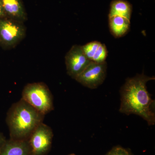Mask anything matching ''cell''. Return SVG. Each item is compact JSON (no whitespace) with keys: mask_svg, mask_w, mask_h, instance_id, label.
I'll list each match as a JSON object with an SVG mask.
<instances>
[{"mask_svg":"<svg viewBox=\"0 0 155 155\" xmlns=\"http://www.w3.org/2000/svg\"><path fill=\"white\" fill-rule=\"evenodd\" d=\"M5 17H6V14H5L4 10H3L1 3L0 2V19L1 18H5Z\"/></svg>","mask_w":155,"mask_h":155,"instance_id":"16","label":"cell"},{"mask_svg":"<svg viewBox=\"0 0 155 155\" xmlns=\"http://www.w3.org/2000/svg\"><path fill=\"white\" fill-rule=\"evenodd\" d=\"M142 73L126 79L120 90L119 111L126 115L135 114L144 119L149 125L155 123V101L147 90L146 84L154 80Z\"/></svg>","mask_w":155,"mask_h":155,"instance_id":"1","label":"cell"},{"mask_svg":"<svg viewBox=\"0 0 155 155\" xmlns=\"http://www.w3.org/2000/svg\"><path fill=\"white\" fill-rule=\"evenodd\" d=\"M0 155H31L28 140H7L0 150Z\"/></svg>","mask_w":155,"mask_h":155,"instance_id":"9","label":"cell"},{"mask_svg":"<svg viewBox=\"0 0 155 155\" xmlns=\"http://www.w3.org/2000/svg\"><path fill=\"white\" fill-rule=\"evenodd\" d=\"M107 56V50L105 45L101 43L95 53L91 61L96 63H102L105 62Z\"/></svg>","mask_w":155,"mask_h":155,"instance_id":"13","label":"cell"},{"mask_svg":"<svg viewBox=\"0 0 155 155\" xmlns=\"http://www.w3.org/2000/svg\"><path fill=\"white\" fill-rule=\"evenodd\" d=\"M74 155V154H71V155Z\"/></svg>","mask_w":155,"mask_h":155,"instance_id":"17","label":"cell"},{"mask_svg":"<svg viewBox=\"0 0 155 155\" xmlns=\"http://www.w3.org/2000/svg\"><path fill=\"white\" fill-rule=\"evenodd\" d=\"M25 35L23 23L7 17L0 19V45L4 48H14L22 40Z\"/></svg>","mask_w":155,"mask_h":155,"instance_id":"4","label":"cell"},{"mask_svg":"<svg viewBox=\"0 0 155 155\" xmlns=\"http://www.w3.org/2000/svg\"><path fill=\"white\" fill-rule=\"evenodd\" d=\"M7 140L5 137L3 135V134L0 132V150L2 148V147L5 144V143Z\"/></svg>","mask_w":155,"mask_h":155,"instance_id":"15","label":"cell"},{"mask_svg":"<svg viewBox=\"0 0 155 155\" xmlns=\"http://www.w3.org/2000/svg\"><path fill=\"white\" fill-rule=\"evenodd\" d=\"M44 117L21 98L11 106L7 113L6 122L10 139L27 140L35 129L43 122Z\"/></svg>","mask_w":155,"mask_h":155,"instance_id":"2","label":"cell"},{"mask_svg":"<svg viewBox=\"0 0 155 155\" xmlns=\"http://www.w3.org/2000/svg\"><path fill=\"white\" fill-rule=\"evenodd\" d=\"M101 44L99 42L94 41L81 46L84 53L90 61H91Z\"/></svg>","mask_w":155,"mask_h":155,"instance_id":"12","label":"cell"},{"mask_svg":"<svg viewBox=\"0 0 155 155\" xmlns=\"http://www.w3.org/2000/svg\"><path fill=\"white\" fill-rule=\"evenodd\" d=\"M6 17L23 23L27 20L26 11L21 0H0Z\"/></svg>","mask_w":155,"mask_h":155,"instance_id":"8","label":"cell"},{"mask_svg":"<svg viewBox=\"0 0 155 155\" xmlns=\"http://www.w3.org/2000/svg\"><path fill=\"white\" fill-rule=\"evenodd\" d=\"M110 29L115 37L125 35L130 28V20L120 16L109 17Z\"/></svg>","mask_w":155,"mask_h":155,"instance_id":"10","label":"cell"},{"mask_svg":"<svg viewBox=\"0 0 155 155\" xmlns=\"http://www.w3.org/2000/svg\"><path fill=\"white\" fill-rule=\"evenodd\" d=\"M51 128L43 122L31 134L28 140L31 155H45L49 151L53 138Z\"/></svg>","mask_w":155,"mask_h":155,"instance_id":"5","label":"cell"},{"mask_svg":"<svg viewBox=\"0 0 155 155\" xmlns=\"http://www.w3.org/2000/svg\"><path fill=\"white\" fill-rule=\"evenodd\" d=\"M107 70L106 61L102 63L91 61L75 80L84 87L94 89L97 88L104 81Z\"/></svg>","mask_w":155,"mask_h":155,"instance_id":"6","label":"cell"},{"mask_svg":"<svg viewBox=\"0 0 155 155\" xmlns=\"http://www.w3.org/2000/svg\"><path fill=\"white\" fill-rule=\"evenodd\" d=\"M91 61L84 53L81 46H72L65 57L67 74L75 79Z\"/></svg>","mask_w":155,"mask_h":155,"instance_id":"7","label":"cell"},{"mask_svg":"<svg viewBox=\"0 0 155 155\" xmlns=\"http://www.w3.org/2000/svg\"><path fill=\"white\" fill-rule=\"evenodd\" d=\"M21 98L45 116L54 110L52 94L43 82L26 84L22 90Z\"/></svg>","mask_w":155,"mask_h":155,"instance_id":"3","label":"cell"},{"mask_svg":"<svg viewBox=\"0 0 155 155\" xmlns=\"http://www.w3.org/2000/svg\"><path fill=\"white\" fill-rule=\"evenodd\" d=\"M132 7L124 0H115L111 3L109 17L120 16L130 20Z\"/></svg>","mask_w":155,"mask_h":155,"instance_id":"11","label":"cell"},{"mask_svg":"<svg viewBox=\"0 0 155 155\" xmlns=\"http://www.w3.org/2000/svg\"><path fill=\"white\" fill-rule=\"evenodd\" d=\"M105 155H131L130 152L120 146L114 147Z\"/></svg>","mask_w":155,"mask_h":155,"instance_id":"14","label":"cell"}]
</instances>
